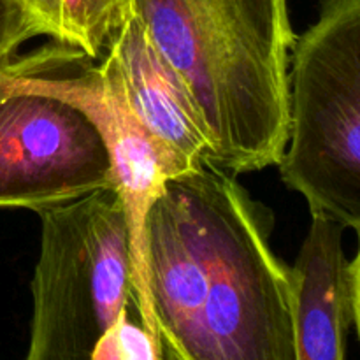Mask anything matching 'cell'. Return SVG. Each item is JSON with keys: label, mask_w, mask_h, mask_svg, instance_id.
<instances>
[{"label": "cell", "mask_w": 360, "mask_h": 360, "mask_svg": "<svg viewBox=\"0 0 360 360\" xmlns=\"http://www.w3.org/2000/svg\"><path fill=\"white\" fill-rule=\"evenodd\" d=\"M0 72L16 86L76 105L97 127L111 158L112 186L129 220L136 309L148 333L160 343L144 274V221L165 183L195 165L164 146L137 120L109 56L94 65V60L69 46H44L30 55L13 56L0 65Z\"/></svg>", "instance_id": "cell-5"}, {"label": "cell", "mask_w": 360, "mask_h": 360, "mask_svg": "<svg viewBox=\"0 0 360 360\" xmlns=\"http://www.w3.org/2000/svg\"><path fill=\"white\" fill-rule=\"evenodd\" d=\"M134 16L185 83L211 162L232 174L280 164L297 37L287 0H136Z\"/></svg>", "instance_id": "cell-2"}, {"label": "cell", "mask_w": 360, "mask_h": 360, "mask_svg": "<svg viewBox=\"0 0 360 360\" xmlns=\"http://www.w3.org/2000/svg\"><path fill=\"white\" fill-rule=\"evenodd\" d=\"M27 360L90 359L120 313L136 306L127 211L115 186L37 211Z\"/></svg>", "instance_id": "cell-4"}, {"label": "cell", "mask_w": 360, "mask_h": 360, "mask_svg": "<svg viewBox=\"0 0 360 360\" xmlns=\"http://www.w3.org/2000/svg\"><path fill=\"white\" fill-rule=\"evenodd\" d=\"M41 35L20 0H0V63L14 56L28 39Z\"/></svg>", "instance_id": "cell-11"}, {"label": "cell", "mask_w": 360, "mask_h": 360, "mask_svg": "<svg viewBox=\"0 0 360 360\" xmlns=\"http://www.w3.org/2000/svg\"><path fill=\"white\" fill-rule=\"evenodd\" d=\"M359 236V252L352 260V273H354V326L360 341V227L355 229Z\"/></svg>", "instance_id": "cell-12"}, {"label": "cell", "mask_w": 360, "mask_h": 360, "mask_svg": "<svg viewBox=\"0 0 360 360\" xmlns=\"http://www.w3.org/2000/svg\"><path fill=\"white\" fill-rule=\"evenodd\" d=\"M108 186L111 158L91 120L0 72V210L37 213Z\"/></svg>", "instance_id": "cell-6"}, {"label": "cell", "mask_w": 360, "mask_h": 360, "mask_svg": "<svg viewBox=\"0 0 360 360\" xmlns=\"http://www.w3.org/2000/svg\"><path fill=\"white\" fill-rule=\"evenodd\" d=\"M123 94L141 123L188 164L211 160V144L199 111L171 63L160 55L136 16L111 42Z\"/></svg>", "instance_id": "cell-8"}, {"label": "cell", "mask_w": 360, "mask_h": 360, "mask_svg": "<svg viewBox=\"0 0 360 360\" xmlns=\"http://www.w3.org/2000/svg\"><path fill=\"white\" fill-rule=\"evenodd\" d=\"M264 213L211 160L165 183L143 243L164 359L295 360L290 267Z\"/></svg>", "instance_id": "cell-1"}, {"label": "cell", "mask_w": 360, "mask_h": 360, "mask_svg": "<svg viewBox=\"0 0 360 360\" xmlns=\"http://www.w3.org/2000/svg\"><path fill=\"white\" fill-rule=\"evenodd\" d=\"M129 306L101 336L90 360H164L162 345L148 333L139 316L134 319Z\"/></svg>", "instance_id": "cell-10"}, {"label": "cell", "mask_w": 360, "mask_h": 360, "mask_svg": "<svg viewBox=\"0 0 360 360\" xmlns=\"http://www.w3.org/2000/svg\"><path fill=\"white\" fill-rule=\"evenodd\" d=\"M345 225L313 211L290 267L295 360H343L354 327V273L343 250Z\"/></svg>", "instance_id": "cell-7"}, {"label": "cell", "mask_w": 360, "mask_h": 360, "mask_svg": "<svg viewBox=\"0 0 360 360\" xmlns=\"http://www.w3.org/2000/svg\"><path fill=\"white\" fill-rule=\"evenodd\" d=\"M285 185L319 211L360 227V0H322L288 69Z\"/></svg>", "instance_id": "cell-3"}, {"label": "cell", "mask_w": 360, "mask_h": 360, "mask_svg": "<svg viewBox=\"0 0 360 360\" xmlns=\"http://www.w3.org/2000/svg\"><path fill=\"white\" fill-rule=\"evenodd\" d=\"M41 35L102 60L136 14V0H20Z\"/></svg>", "instance_id": "cell-9"}]
</instances>
